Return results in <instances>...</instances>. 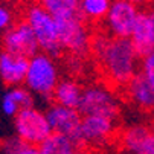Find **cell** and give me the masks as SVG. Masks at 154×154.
Segmentation results:
<instances>
[{"instance_id":"cell-1","label":"cell","mask_w":154,"mask_h":154,"mask_svg":"<svg viewBox=\"0 0 154 154\" xmlns=\"http://www.w3.org/2000/svg\"><path fill=\"white\" fill-rule=\"evenodd\" d=\"M90 54L105 84L113 89H125L139 73L140 57L128 38H113L104 31L93 34Z\"/></svg>"},{"instance_id":"cell-2","label":"cell","mask_w":154,"mask_h":154,"mask_svg":"<svg viewBox=\"0 0 154 154\" xmlns=\"http://www.w3.org/2000/svg\"><path fill=\"white\" fill-rule=\"evenodd\" d=\"M60 69L54 57L38 52L29 58L25 87L35 96L43 99H52L54 90L60 82Z\"/></svg>"},{"instance_id":"cell-3","label":"cell","mask_w":154,"mask_h":154,"mask_svg":"<svg viewBox=\"0 0 154 154\" xmlns=\"http://www.w3.org/2000/svg\"><path fill=\"white\" fill-rule=\"evenodd\" d=\"M23 15V20L29 25L35 35L40 51L54 58L58 57L63 51L60 46L57 18L52 14H49L40 3H29L25 8Z\"/></svg>"},{"instance_id":"cell-4","label":"cell","mask_w":154,"mask_h":154,"mask_svg":"<svg viewBox=\"0 0 154 154\" xmlns=\"http://www.w3.org/2000/svg\"><path fill=\"white\" fill-rule=\"evenodd\" d=\"M122 110L121 98L107 84H89L84 87L78 112L82 116H105L118 121Z\"/></svg>"},{"instance_id":"cell-5","label":"cell","mask_w":154,"mask_h":154,"mask_svg":"<svg viewBox=\"0 0 154 154\" xmlns=\"http://www.w3.org/2000/svg\"><path fill=\"white\" fill-rule=\"evenodd\" d=\"M57 21L61 51L69 54V57L85 58L90 54L93 40V32L87 26V23L79 15Z\"/></svg>"},{"instance_id":"cell-6","label":"cell","mask_w":154,"mask_h":154,"mask_svg":"<svg viewBox=\"0 0 154 154\" xmlns=\"http://www.w3.org/2000/svg\"><path fill=\"white\" fill-rule=\"evenodd\" d=\"M14 130L15 136L31 146H40L52 134L46 112L37 108L35 105L17 113L14 118Z\"/></svg>"},{"instance_id":"cell-7","label":"cell","mask_w":154,"mask_h":154,"mask_svg":"<svg viewBox=\"0 0 154 154\" xmlns=\"http://www.w3.org/2000/svg\"><path fill=\"white\" fill-rule=\"evenodd\" d=\"M116 134V121L105 116H82L75 136L78 148H98L107 145Z\"/></svg>"},{"instance_id":"cell-8","label":"cell","mask_w":154,"mask_h":154,"mask_svg":"<svg viewBox=\"0 0 154 154\" xmlns=\"http://www.w3.org/2000/svg\"><path fill=\"white\" fill-rule=\"evenodd\" d=\"M140 11L142 9L136 5L113 0L108 14L105 15L102 21L104 32L113 38H128L130 40V35L137 23Z\"/></svg>"},{"instance_id":"cell-9","label":"cell","mask_w":154,"mask_h":154,"mask_svg":"<svg viewBox=\"0 0 154 154\" xmlns=\"http://www.w3.org/2000/svg\"><path fill=\"white\" fill-rule=\"evenodd\" d=\"M2 48L6 52L26 58L34 57L40 51L35 35L25 20L15 21L6 32L2 34Z\"/></svg>"},{"instance_id":"cell-10","label":"cell","mask_w":154,"mask_h":154,"mask_svg":"<svg viewBox=\"0 0 154 154\" xmlns=\"http://www.w3.org/2000/svg\"><path fill=\"white\" fill-rule=\"evenodd\" d=\"M46 116L52 128V133L75 139L82 119V115L78 112V108L52 104L46 110Z\"/></svg>"},{"instance_id":"cell-11","label":"cell","mask_w":154,"mask_h":154,"mask_svg":"<svg viewBox=\"0 0 154 154\" xmlns=\"http://www.w3.org/2000/svg\"><path fill=\"white\" fill-rule=\"evenodd\" d=\"M130 41L140 58L154 51V9L140 11Z\"/></svg>"},{"instance_id":"cell-12","label":"cell","mask_w":154,"mask_h":154,"mask_svg":"<svg viewBox=\"0 0 154 154\" xmlns=\"http://www.w3.org/2000/svg\"><path fill=\"white\" fill-rule=\"evenodd\" d=\"M125 99L142 113H154V87L137 73L124 89Z\"/></svg>"},{"instance_id":"cell-13","label":"cell","mask_w":154,"mask_h":154,"mask_svg":"<svg viewBox=\"0 0 154 154\" xmlns=\"http://www.w3.org/2000/svg\"><path fill=\"white\" fill-rule=\"evenodd\" d=\"M29 58L6 51L0 52V78L8 87L23 85L28 73Z\"/></svg>"},{"instance_id":"cell-14","label":"cell","mask_w":154,"mask_h":154,"mask_svg":"<svg viewBox=\"0 0 154 154\" xmlns=\"http://www.w3.org/2000/svg\"><path fill=\"white\" fill-rule=\"evenodd\" d=\"M82 90H84L82 84L79 81H76L75 78H72V76L61 78L54 90L52 101H54V104H58V105L78 108V105L81 102Z\"/></svg>"},{"instance_id":"cell-15","label":"cell","mask_w":154,"mask_h":154,"mask_svg":"<svg viewBox=\"0 0 154 154\" xmlns=\"http://www.w3.org/2000/svg\"><path fill=\"white\" fill-rule=\"evenodd\" d=\"M32 105H34V95L25 85L11 87L3 95V99H2L3 113L8 116H12V118H15L18 112H21L25 108H29Z\"/></svg>"},{"instance_id":"cell-16","label":"cell","mask_w":154,"mask_h":154,"mask_svg":"<svg viewBox=\"0 0 154 154\" xmlns=\"http://www.w3.org/2000/svg\"><path fill=\"white\" fill-rule=\"evenodd\" d=\"M151 133H152L151 128H148L146 125L133 124V125L125 127L121 131L119 136H118V140H119V145H121L122 151H125V152H136Z\"/></svg>"},{"instance_id":"cell-17","label":"cell","mask_w":154,"mask_h":154,"mask_svg":"<svg viewBox=\"0 0 154 154\" xmlns=\"http://www.w3.org/2000/svg\"><path fill=\"white\" fill-rule=\"evenodd\" d=\"M113 0H79V17L85 23H102Z\"/></svg>"},{"instance_id":"cell-18","label":"cell","mask_w":154,"mask_h":154,"mask_svg":"<svg viewBox=\"0 0 154 154\" xmlns=\"http://www.w3.org/2000/svg\"><path fill=\"white\" fill-rule=\"evenodd\" d=\"M41 154H75L78 145L72 137L52 133L45 142L38 146Z\"/></svg>"},{"instance_id":"cell-19","label":"cell","mask_w":154,"mask_h":154,"mask_svg":"<svg viewBox=\"0 0 154 154\" xmlns=\"http://www.w3.org/2000/svg\"><path fill=\"white\" fill-rule=\"evenodd\" d=\"M38 3L57 20L79 15V0H38Z\"/></svg>"},{"instance_id":"cell-20","label":"cell","mask_w":154,"mask_h":154,"mask_svg":"<svg viewBox=\"0 0 154 154\" xmlns=\"http://www.w3.org/2000/svg\"><path fill=\"white\" fill-rule=\"evenodd\" d=\"M139 73L154 87V51L151 54L145 55L143 58H140Z\"/></svg>"},{"instance_id":"cell-21","label":"cell","mask_w":154,"mask_h":154,"mask_svg":"<svg viewBox=\"0 0 154 154\" xmlns=\"http://www.w3.org/2000/svg\"><path fill=\"white\" fill-rule=\"evenodd\" d=\"M15 23V18H14V11L3 5V3H0V32H6L12 25Z\"/></svg>"},{"instance_id":"cell-22","label":"cell","mask_w":154,"mask_h":154,"mask_svg":"<svg viewBox=\"0 0 154 154\" xmlns=\"http://www.w3.org/2000/svg\"><path fill=\"white\" fill-rule=\"evenodd\" d=\"M21 145H23V142L17 136H12V137H8L2 142V151H3V154H15Z\"/></svg>"},{"instance_id":"cell-23","label":"cell","mask_w":154,"mask_h":154,"mask_svg":"<svg viewBox=\"0 0 154 154\" xmlns=\"http://www.w3.org/2000/svg\"><path fill=\"white\" fill-rule=\"evenodd\" d=\"M136 154H154V134L152 133L140 145V148L136 151Z\"/></svg>"},{"instance_id":"cell-24","label":"cell","mask_w":154,"mask_h":154,"mask_svg":"<svg viewBox=\"0 0 154 154\" xmlns=\"http://www.w3.org/2000/svg\"><path fill=\"white\" fill-rule=\"evenodd\" d=\"M15 154H41V152H40L38 146H31V145L23 143V145L20 146V149H18Z\"/></svg>"},{"instance_id":"cell-25","label":"cell","mask_w":154,"mask_h":154,"mask_svg":"<svg viewBox=\"0 0 154 154\" xmlns=\"http://www.w3.org/2000/svg\"><path fill=\"white\" fill-rule=\"evenodd\" d=\"M119 2H128V3H131V5H136V6H140V5H143L146 0H119Z\"/></svg>"},{"instance_id":"cell-26","label":"cell","mask_w":154,"mask_h":154,"mask_svg":"<svg viewBox=\"0 0 154 154\" xmlns=\"http://www.w3.org/2000/svg\"><path fill=\"white\" fill-rule=\"evenodd\" d=\"M75 154H93V152H92V151H89V149L79 148V149H76V151H75Z\"/></svg>"},{"instance_id":"cell-27","label":"cell","mask_w":154,"mask_h":154,"mask_svg":"<svg viewBox=\"0 0 154 154\" xmlns=\"http://www.w3.org/2000/svg\"><path fill=\"white\" fill-rule=\"evenodd\" d=\"M121 154H136V152H125V151H122Z\"/></svg>"},{"instance_id":"cell-28","label":"cell","mask_w":154,"mask_h":154,"mask_svg":"<svg viewBox=\"0 0 154 154\" xmlns=\"http://www.w3.org/2000/svg\"><path fill=\"white\" fill-rule=\"evenodd\" d=\"M151 131H152V134H154V124H152V127H151Z\"/></svg>"},{"instance_id":"cell-29","label":"cell","mask_w":154,"mask_h":154,"mask_svg":"<svg viewBox=\"0 0 154 154\" xmlns=\"http://www.w3.org/2000/svg\"><path fill=\"white\" fill-rule=\"evenodd\" d=\"M149 2H152V3H154V0H149Z\"/></svg>"}]
</instances>
